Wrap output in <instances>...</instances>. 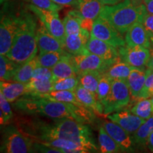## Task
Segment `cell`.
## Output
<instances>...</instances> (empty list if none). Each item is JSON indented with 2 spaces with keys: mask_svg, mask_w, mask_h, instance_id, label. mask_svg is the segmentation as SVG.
Returning <instances> with one entry per match:
<instances>
[{
  "mask_svg": "<svg viewBox=\"0 0 153 153\" xmlns=\"http://www.w3.org/2000/svg\"><path fill=\"white\" fill-rule=\"evenodd\" d=\"M53 79H31L26 83V94L38 96L53 90Z\"/></svg>",
  "mask_w": 153,
  "mask_h": 153,
  "instance_id": "obj_26",
  "label": "cell"
},
{
  "mask_svg": "<svg viewBox=\"0 0 153 153\" xmlns=\"http://www.w3.org/2000/svg\"><path fill=\"white\" fill-rule=\"evenodd\" d=\"M142 3L145 5L148 14H153V0H143Z\"/></svg>",
  "mask_w": 153,
  "mask_h": 153,
  "instance_id": "obj_43",
  "label": "cell"
},
{
  "mask_svg": "<svg viewBox=\"0 0 153 153\" xmlns=\"http://www.w3.org/2000/svg\"><path fill=\"white\" fill-rule=\"evenodd\" d=\"M104 6L100 0H77L75 7L83 18L95 20L100 16Z\"/></svg>",
  "mask_w": 153,
  "mask_h": 153,
  "instance_id": "obj_22",
  "label": "cell"
},
{
  "mask_svg": "<svg viewBox=\"0 0 153 153\" xmlns=\"http://www.w3.org/2000/svg\"><path fill=\"white\" fill-rule=\"evenodd\" d=\"M151 101H152V116H153V97H151Z\"/></svg>",
  "mask_w": 153,
  "mask_h": 153,
  "instance_id": "obj_47",
  "label": "cell"
},
{
  "mask_svg": "<svg viewBox=\"0 0 153 153\" xmlns=\"http://www.w3.org/2000/svg\"><path fill=\"white\" fill-rule=\"evenodd\" d=\"M20 15V24L10 50L6 55L17 64L22 65L36 56L38 52L37 21L33 15L23 11Z\"/></svg>",
  "mask_w": 153,
  "mask_h": 153,
  "instance_id": "obj_3",
  "label": "cell"
},
{
  "mask_svg": "<svg viewBox=\"0 0 153 153\" xmlns=\"http://www.w3.org/2000/svg\"><path fill=\"white\" fill-rule=\"evenodd\" d=\"M27 9L35 14L39 22H41L50 33L57 38L65 47V30L63 22L59 18L58 11L41 9L30 4L27 5Z\"/></svg>",
  "mask_w": 153,
  "mask_h": 153,
  "instance_id": "obj_7",
  "label": "cell"
},
{
  "mask_svg": "<svg viewBox=\"0 0 153 153\" xmlns=\"http://www.w3.org/2000/svg\"><path fill=\"white\" fill-rule=\"evenodd\" d=\"M91 36V32L82 28L78 33L66 36L65 41V49L72 55L82 54L88 52L87 44Z\"/></svg>",
  "mask_w": 153,
  "mask_h": 153,
  "instance_id": "obj_16",
  "label": "cell"
},
{
  "mask_svg": "<svg viewBox=\"0 0 153 153\" xmlns=\"http://www.w3.org/2000/svg\"><path fill=\"white\" fill-rule=\"evenodd\" d=\"M35 141L26 135L20 128L9 125L4 128L1 152H34Z\"/></svg>",
  "mask_w": 153,
  "mask_h": 153,
  "instance_id": "obj_5",
  "label": "cell"
},
{
  "mask_svg": "<svg viewBox=\"0 0 153 153\" xmlns=\"http://www.w3.org/2000/svg\"><path fill=\"white\" fill-rule=\"evenodd\" d=\"M9 101L5 98L4 96L0 92V119H1V125H6L13 118V113L11 110V105Z\"/></svg>",
  "mask_w": 153,
  "mask_h": 153,
  "instance_id": "obj_36",
  "label": "cell"
},
{
  "mask_svg": "<svg viewBox=\"0 0 153 153\" xmlns=\"http://www.w3.org/2000/svg\"><path fill=\"white\" fill-rule=\"evenodd\" d=\"M67 52H43L40 53L37 56L38 65L48 68H52L61 58L68 54Z\"/></svg>",
  "mask_w": 153,
  "mask_h": 153,
  "instance_id": "obj_32",
  "label": "cell"
},
{
  "mask_svg": "<svg viewBox=\"0 0 153 153\" xmlns=\"http://www.w3.org/2000/svg\"><path fill=\"white\" fill-rule=\"evenodd\" d=\"M107 118L114 123L118 124L131 135H133L140 126L146 120L133 114L130 111L126 110L112 113L108 115Z\"/></svg>",
  "mask_w": 153,
  "mask_h": 153,
  "instance_id": "obj_14",
  "label": "cell"
},
{
  "mask_svg": "<svg viewBox=\"0 0 153 153\" xmlns=\"http://www.w3.org/2000/svg\"><path fill=\"white\" fill-rule=\"evenodd\" d=\"M82 19L83 17L80 15L76 9L69 11L62 21L66 36L78 33L81 31L82 28L81 26Z\"/></svg>",
  "mask_w": 153,
  "mask_h": 153,
  "instance_id": "obj_28",
  "label": "cell"
},
{
  "mask_svg": "<svg viewBox=\"0 0 153 153\" xmlns=\"http://www.w3.org/2000/svg\"><path fill=\"white\" fill-rule=\"evenodd\" d=\"M94 22V20H92V19L83 18L81 22L82 28L91 32L92 30Z\"/></svg>",
  "mask_w": 153,
  "mask_h": 153,
  "instance_id": "obj_41",
  "label": "cell"
},
{
  "mask_svg": "<svg viewBox=\"0 0 153 153\" xmlns=\"http://www.w3.org/2000/svg\"><path fill=\"white\" fill-rule=\"evenodd\" d=\"M26 2L41 9L54 11H59L62 9V6L57 4L52 0H24Z\"/></svg>",
  "mask_w": 153,
  "mask_h": 153,
  "instance_id": "obj_38",
  "label": "cell"
},
{
  "mask_svg": "<svg viewBox=\"0 0 153 153\" xmlns=\"http://www.w3.org/2000/svg\"><path fill=\"white\" fill-rule=\"evenodd\" d=\"M135 1H136V0H135ZM142 1H143V0H142Z\"/></svg>",
  "mask_w": 153,
  "mask_h": 153,
  "instance_id": "obj_48",
  "label": "cell"
},
{
  "mask_svg": "<svg viewBox=\"0 0 153 153\" xmlns=\"http://www.w3.org/2000/svg\"><path fill=\"white\" fill-rule=\"evenodd\" d=\"M147 147L150 152H153V132L150 134L147 142Z\"/></svg>",
  "mask_w": 153,
  "mask_h": 153,
  "instance_id": "obj_45",
  "label": "cell"
},
{
  "mask_svg": "<svg viewBox=\"0 0 153 153\" xmlns=\"http://www.w3.org/2000/svg\"><path fill=\"white\" fill-rule=\"evenodd\" d=\"M72 55L70 53L65 55L54 67L51 68L54 79L77 76V72L72 62Z\"/></svg>",
  "mask_w": 153,
  "mask_h": 153,
  "instance_id": "obj_21",
  "label": "cell"
},
{
  "mask_svg": "<svg viewBox=\"0 0 153 153\" xmlns=\"http://www.w3.org/2000/svg\"><path fill=\"white\" fill-rule=\"evenodd\" d=\"M36 97H43V98L51 99V100L69 103V104H74L76 105V106H85L79 100H78L74 91L53 90L50 91V92L42 94L36 96Z\"/></svg>",
  "mask_w": 153,
  "mask_h": 153,
  "instance_id": "obj_24",
  "label": "cell"
},
{
  "mask_svg": "<svg viewBox=\"0 0 153 153\" xmlns=\"http://www.w3.org/2000/svg\"><path fill=\"white\" fill-rule=\"evenodd\" d=\"M131 92L126 80H113L110 93L101 101L104 115L119 111L128 106L131 101Z\"/></svg>",
  "mask_w": 153,
  "mask_h": 153,
  "instance_id": "obj_6",
  "label": "cell"
},
{
  "mask_svg": "<svg viewBox=\"0 0 153 153\" xmlns=\"http://www.w3.org/2000/svg\"><path fill=\"white\" fill-rule=\"evenodd\" d=\"M123 0H100V1L104 5H115L118 4Z\"/></svg>",
  "mask_w": 153,
  "mask_h": 153,
  "instance_id": "obj_44",
  "label": "cell"
},
{
  "mask_svg": "<svg viewBox=\"0 0 153 153\" xmlns=\"http://www.w3.org/2000/svg\"><path fill=\"white\" fill-rule=\"evenodd\" d=\"M145 68H133L127 79V83L133 99H139L146 79Z\"/></svg>",
  "mask_w": 153,
  "mask_h": 153,
  "instance_id": "obj_20",
  "label": "cell"
},
{
  "mask_svg": "<svg viewBox=\"0 0 153 153\" xmlns=\"http://www.w3.org/2000/svg\"><path fill=\"white\" fill-rule=\"evenodd\" d=\"M101 73L102 72H87L78 74L79 85L97 94V87Z\"/></svg>",
  "mask_w": 153,
  "mask_h": 153,
  "instance_id": "obj_31",
  "label": "cell"
},
{
  "mask_svg": "<svg viewBox=\"0 0 153 153\" xmlns=\"http://www.w3.org/2000/svg\"><path fill=\"white\" fill-rule=\"evenodd\" d=\"M19 128L36 143H46L53 140H68L89 147L93 152L99 150L92 131L87 123L71 118L53 119L48 122L40 118L21 120Z\"/></svg>",
  "mask_w": 153,
  "mask_h": 153,
  "instance_id": "obj_1",
  "label": "cell"
},
{
  "mask_svg": "<svg viewBox=\"0 0 153 153\" xmlns=\"http://www.w3.org/2000/svg\"><path fill=\"white\" fill-rule=\"evenodd\" d=\"M20 65L17 64L7 55L0 56V78L1 81H12L17 69Z\"/></svg>",
  "mask_w": 153,
  "mask_h": 153,
  "instance_id": "obj_30",
  "label": "cell"
},
{
  "mask_svg": "<svg viewBox=\"0 0 153 153\" xmlns=\"http://www.w3.org/2000/svg\"><path fill=\"white\" fill-rule=\"evenodd\" d=\"M36 38L40 53L66 51L62 43L50 33L41 22L37 28Z\"/></svg>",
  "mask_w": 153,
  "mask_h": 153,
  "instance_id": "obj_15",
  "label": "cell"
},
{
  "mask_svg": "<svg viewBox=\"0 0 153 153\" xmlns=\"http://www.w3.org/2000/svg\"><path fill=\"white\" fill-rule=\"evenodd\" d=\"M126 45L128 47L141 46L150 48L151 42L142 22L134 24L126 33Z\"/></svg>",
  "mask_w": 153,
  "mask_h": 153,
  "instance_id": "obj_17",
  "label": "cell"
},
{
  "mask_svg": "<svg viewBox=\"0 0 153 153\" xmlns=\"http://www.w3.org/2000/svg\"><path fill=\"white\" fill-rule=\"evenodd\" d=\"M130 111L143 119H148L152 116V105L151 99H148V98L139 99L136 104L131 108Z\"/></svg>",
  "mask_w": 153,
  "mask_h": 153,
  "instance_id": "obj_33",
  "label": "cell"
},
{
  "mask_svg": "<svg viewBox=\"0 0 153 153\" xmlns=\"http://www.w3.org/2000/svg\"><path fill=\"white\" fill-rule=\"evenodd\" d=\"M0 92L10 103L26 94V84L16 81H1Z\"/></svg>",
  "mask_w": 153,
  "mask_h": 153,
  "instance_id": "obj_19",
  "label": "cell"
},
{
  "mask_svg": "<svg viewBox=\"0 0 153 153\" xmlns=\"http://www.w3.org/2000/svg\"><path fill=\"white\" fill-rule=\"evenodd\" d=\"M118 50L120 58L134 68H145L150 56V51L148 48L125 45Z\"/></svg>",
  "mask_w": 153,
  "mask_h": 153,
  "instance_id": "obj_11",
  "label": "cell"
},
{
  "mask_svg": "<svg viewBox=\"0 0 153 153\" xmlns=\"http://www.w3.org/2000/svg\"><path fill=\"white\" fill-rule=\"evenodd\" d=\"M87 49L89 52L98 55L107 62L113 64L120 58L117 48L111 44L101 41L98 38L90 36L87 44Z\"/></svg>",
  "mask_w": 153,
  "mask_h": 153,
  "instance_id": "obj_13",
  "label": "cell"
},
{
  "mask_svg": "<svg viewBox=\"0 0 153 153\" xmlns=\"http://www.w3.org/2000/svg\"><path fill=\"white\" fill-rule=\"evenodd\" d=\"M74 92L76 94L78 100L86 108L92 111L95 113V114L99 115V116L104 115L103 106L100 101L97 98V94L89 91L79 84L76 87Z\"/></svg>",
  "mask_w": 153,
  "mask_h": 153,
  "instance_id": "obj_18",
  "label": "cell"
},
{
  "mask_svg": "<svg viewBox=\"0 0 153 153\" xmlns=\"http://www.w3.org/2000/svg\"><path fill=\"white\" fill-rule=\"evenodd\" d=\"M102 126L108 135L117 143L123 152H135V143L133 136L126 132L118 124L111 120H105L103 122Z\"/></svg>",
  "mask_w": 153,
  "mask_h": 153,
  "instance_id": "obj_12",
  "label": "cell"
},
{
  "mask_svg": "<svg viewBox=\"0 0 153 153\" xmlns=\"http://www.w3.org/2000/svg\"><path fill=\"white\" fill-rule=\"evenodd\" d=\"M57 4L62 6H76L77 0H52Z\"/></svg>",
  "mask_w": 153,
  "mask_h": 153,
  "instance_id": "obj_42",
  "label": "cell"
},
{
  "mask_svg": "<svg viewBox=\"0 0 153 153\" xmlns=\"http://www.w3.org/2000/svg\"><path fill=\"white\" fill-rule=\"evenodd\" d=\"M99 151L102 153H116L122 152L117 143L108 135L102 126L99 131Z\"/></svg>",
  "mask_w": 153,
  "mask_h": 153,
  "instance_id": "obj_27",
  "label": "cell"
},
{
  "mask_svg": "<svg viewBox=\"0 0 153 153\" xmlns=\"http://www.w3.org/2000/svg\"><path fill=\"white\" fill-rule=\"evenodd\" d=\"M91 36L109 43L117 48L126 45L123 35L100 16L94 20Z\"/></svg>",
  "mask_w": 153,
  "mask_h": 153,
  "instance_id": "obj_9",
  "label": "cell"
},
{
  "mask_svg": "<svg viewBox=\"0 0 153 153\" xmlns=\"http://www.w3.org/2000/svg\"><path fill=\"white\" fill-rule=\"evenodd\" d=\"M20 24V15L2 14L0 22V54L6 55L10 50Z\"/></svg>",
  "mask_w": 153,
  "mask_h": 153,
  "instance_id": "obj_8",
  "label": "cell"
},
{
  "mask_svg": "<svg viewBox=\"0 0 153 153\" xmlns=\"http://www.w3.org/2000/svg\"><path fill=\"white\" fill-rule=\"evenodd\" d=\"M146 79L139 99H149L153 97V70L150 68L146 69Z\"/></svg>",
  "mask_w": 153,
  "mask_h": 153,
  "instance_id": "obj_37",
  "label": "cell"
},
{
  "mask_svg": "<svg viewBox=\"0 0 153 153\" xmlns=\"http://www.w3.org/2000/svg\"><path fill=\"white\" fill-rule=\"evenodd\" d=\"M146 13L143 3L136 5L131 0H123L115 5H104L100 16L123 35L134 24L143 22Z\"/></svg>",
  "mask_w": 153,
  "mask_h": 153,
  "instance_id": "obj_4",
  "label": "cell"
},
{
  "mask_svg": "<svg viewBox=\"0 0 153 153\" xmlns=\"http://www.w3.org/2000/svg\"><path fill=\"white\" fill-rule=\"evenodd\" d=\"M153 132V116L147 119L142 125L139 127L137 131L133 134V141L135 145L140 147L147 146L148 139L151 133Z\"/></svg>",
  "mask_w": 153,
  "mask_h": 153,
  "instance_id": "obj_29",
  "label": "cell"
},
{
  "mask_svg": "<svg viewBox=\"0 0 153 153\" xmlns=\"http://www.w3.org/2000/svg\"><path fill=\"white\" fill-rule=\"evenodd\" d=\"M146 66L148 68L153 70V49L150 51V58H149L148 63H147Z\"/></svg>",
  "mask_w": 153,
  "mask_h": 153,
  "instance_id": "obj_46",
  "label": "cell"
},
{
  "mask_svg": "<svg viewBox=\"0 0 153 153\" xmlns=\"http://www.w3.org/2000/svg\"><path fill=\"white\" fill-rule=\"evenodd\" d=\"M79 84V82L78 76H70V77L60 78V79L53 80V90L75 91L76 88Z\"/></svg>",
  "mask_w": 153,
  "mask_h": 153,
  "instance_id": "obj_34",
  "label": "cell"
},
{
  "mask_svg": "<svg viewBox=\"0 0 153 153\" xmlns=\"http://www.w3.org/2000/svg\"><path fill=\"white\" fill-rule=\"evenodd\" d=\"M38 65L37 55L28 62L20 65L17 69L12 81H16L22 83H28L31 79L34 70Z\"/></svg>",
  "mask_w": 153,
  "mask_h": 153,
  "instance_id": "obj_25",
  "label": "cell"
},
{
  "mask_svg": "<svg viewBox=\"0 0 153 153\" xmlns=\"http://www.w3.org/2000/svg\"><path fill=\"white\" fill-rule=\"evenodd\" d=\"M31 79H53V75L51 68L38 66L34 70Z\"/></svg>",
  "mask_w": 153,
  "mask_h": 153,
  "instance_id": "obj_39",
  "label": "cell"
},
{
  "mask_svg": "<svg viewBox=\"0 0 153 153\" xmlns=\"http://www.w3.org/2000/svg\"><path fill=\"white\" fill-rule=\"evenodd\" d=\"M14 107L22 114L53 120L71 118L80 123H89L95 118V113L85 106L32 95L23 96L15 101Z\"/></svg>",
  "mask_w": 153,
  "mask_h": 153,
  "instance_id": "obj_2",
  "label": "cell"
},
{
  "mask_svg": "<svg viewBox=\"0 0 153 153\" xmlns=\"http://www.w3.org/2000/svg\"><path fill=\"white\" fill-rule=\"evenodd\" d=\"M72 60L77 75L87 72H105L112 65L89 51L82 54L72 55Z\"/></svg>",
  "mask_w": 153,
  "mask_h": 153,
  "instance_id": "obj_10",
  "label": "cell"
},
{
  "mask_svg": "<svg viewBox=\"0 0 153 153\" xmlns=\"http://www.w3.org/2000/svg\"><path fill=\"white\" fill-rule=\"evenodd\" d=\"M112 82L113 80L107 75L106 72H102L101 74L97 91V98L100 101V102L104 100L110 93Z\"/></svg>",
  "mask_w": 153,
  "mask_h": 153,
  "instance_id": "obj_35",
  "label": "cell"
},
{
  "mask_svg": "<svg viewBox=\"0 0 153 153\" xmlns=\"http://www.w3.org/2000/svg\"><path fill=\"white\" fill-rule=\"evenodd\" d=\"M143 24L150 38L151 44L153 45V14H145L143 19Z\"/></svg>",
  "mask_w": 153,
  "mask_h": 153,
  "instance_id": "obj_40",
  "label": "cell"
},
{
  "mask_svg": "<svg viewBox=\"0 0 153 153\" xmlns=\"http://www.w3.org/2000/svg\"><path fill=\"white\" fill-rule=\"evenodd\" d=\"M133 68L134 67L131 66L119 58L111 65L105 72L112 80L119 79L127 81Z\"/></svg>",
  "mask_w": 153,
  "mask_h": 153,
  "instance_id": "obj_23",
  "label": "cell"
}]
</instances>
